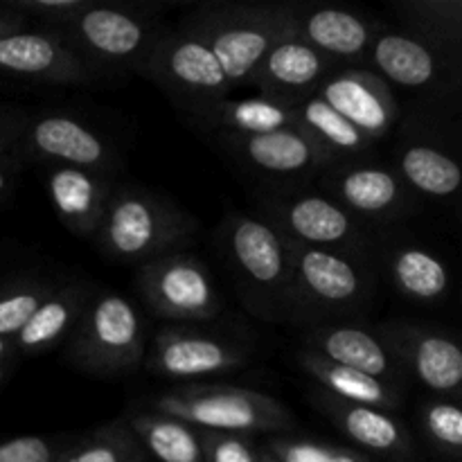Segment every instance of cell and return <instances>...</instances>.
I'll return each mask as SVG.
<instances>
[{
  "instance_id": "obj_32",
  "label": "cell",
  "mask_w": 462,
  "mask_h": 462,
  "mask_svg": "<svg viewBox=\"0 0 462 462\" xmlns=\"http://www.w3.org/2000/svg\"><path fill=\"white\" fill-rule=\"evenodd\" d=\"M147 451L125 418L77 436L59 462H144Z\"/></svg>"
},
{
  "instance_id": "obj_2",
  "label": "cell",
  "mask_w": 462,
  "mask_h": 462,
  "mask_svg": "<svg viewBox=\"0 0 462 462\" xmlns=\"http://www.w3.org/2000/svg\"><path fill=\"white\" fill-rule=\"evenodd\" d=\"M194 221L176 203L143 188H113L95 242L108 257L147 264L192 242Z\"/></svg>"
},
{
  "instance_id": "obj_28",
  "label": "cell",
  "mask_w": 462,
  "mask_h": 462,
  "mask_svg": "<svg viewBox=\"0 0 462 462\" xmlns=\"http://www.w3.org/2000/svg\"><path fill=\"white\" fill-rule=\"evenodd\" d=\"M395 171L411 192L438 201L456 197L462 183L458 161L431 143H406L397 153Z\"/></svg>"
},
{
  "instance_id": "obj_17",
  "label": "cell",
  "mask_w": 462,
  "mask_h": 462,
  "mask_svg": "<svg viewBox=\"0 0 462 462\" xmlns=\"http://www.w3.org/2000/svg\"><path fill=\"white\" fill-rule=\"evenodd\" d=\"M337 68V63L307 45L287 21L284 32L266 50L260 66L253 72L251 86H255L264 97L296 106L298 102L314 95L325 77Z\"/></svg>"
},
{
  "instance_id": "obj_5",
  "label": "cell",
  "mask_w": 462,
  "mask_h": 462,
  "mask_svg": "<svg viewBox=\"0 0 462 462\" xmlns=\"http://www.w3.org/2000/svg\"><path fill=\"white\" fill-rule=\"evenodd\" d=\"M165 32L158 18L134 5L90 0L88 7L57 34L93 75H140Z\"/></svg>"
},
{
  "instance_id": "obj_40",
  "label": "cell",
  "mask_w": 462,
  "mask_h": 462,
  "mask_svg": "<svg viewBox=\"0 0 462 462\" xmlns=\"http://www.w3.org/2000/svg\"><path fill=\"white\" fill-rule=\"evenodd\" d=\"M21 156H12V153H0V201L12 194L14 185H16L18 170H21Z\"/></svg>"
},
{
  "instance_id": "obj_37",
  "label": "cell",
  "mask_w": 462,
  "mask_h": 462,
  "mask_svg": "<svg viewBox=\"0 0 462 462\" xmlns=\"http://www.w3.org/2000/svg\"><path fill=\"white\" fill-rule=\"evenodd\" d=\"M77 436H18L0 442V462H59Z\"/></svg>"
},
{
  "instance_id": "obj_45",
  "label": "cell",
  "mask_w": 462,
  "mask_h": 462,
  "mask_svg": "<svg viewBox=\"0 0 462 462\" xmlns=\"http://www.w3.org/2000/svg\"><path fill=\"white\" fill-rule=\"evenodd\" d=\"M0 86H3V84H0Z\"/></svg>"
},
{
  "instance_id": "obj_8",
  "label": "cell",
  "mask_w": 462,
  "mask_h": 462,
  "mask_svg": "<svg viewBox=\"0 0 462 462\" xmlns=\"http://www.w3.org/2000/svg\"><path fill=\"white\" fill-rule=\"evenodd\" d=\"M140 75L194 117L233 90L210 48L180 25L161 36Z\"/></svg>"
},
{
  "instance_id": "obj_10",
  "label": "cell",
  "mask_w": 462,
  "mask_h": 462,
  "mask_svg": "<svg viewBox=\"0 0 462 462\" xmlns=\"http://www.w3.org/2000/svg\"><path fill=\"white\" fill-rule=\"evenodd\" d=\"M140 298L149 311L171 323H201L221 311L210 271L189 253H170L138 266Z\"/></svg>"
},
{
  "instance_id": "obj_44",
  "label": "cell",
  "mask_w": 462,
  "mask_h": 462,
  "mask_svg": "<svg viewBox=\"0 0 462 462\" xmlns=\"http://www.w3.org/2000/svg\"><path fill=\"white\" fill-rule=\"evenodd\" d=\"M5 374H7V364H3V365H0V383H3Z\"/></svg>"
},
{
  "instance_id": "obj_34",
  "label": "cell",
  "mask_w": 462,
  "mask_h": 462,
  "mask_svg": "<svg viewBox=\"0 0 462 462\" xmlns=\"http://www.w3.org/2000/svg\"><path fill=\"white\" fill-rule=\"evenodd\" d=\"M420 424L438 451L458 458L462 451V409L456 397H436L422 404Z\"/></svg>"
},
{
  "instance_id": "obj_43",
  "label": "cell",
  "mask_w": 462,
  "mask_h": 462,
  "mask_svg": "<svg viewBox=\"0 0 462 462\" xmlns=\"http://www.w3.org/2000/svg\"><path fill=\"white\" fill-rule=\"evenodd\" d=\"M257 454H260V462H278L266 449H257Z\"/></svg>"
},
{
  "instance_id": "obj_13",
  "label": "cell",
  "mask_w": 462,
  "mask_h": 462,
  "mask_svg": "<svg viewBox=\"0 0 462 462\" xmlns=\"http://www.w3.org/2000/svg\"><path fill=\"white\" fill-rule=\"evenodd\" d=\"M319 180L325 197L337 201L355 219H397L413 201V192L395 167L379 162H334Z\"/></svg>"
},
{
  "instance_id": "obj_41",
  "label": "cell",
  "mask_w": 462,
  "mask_h": 462,
  "mask_svg": "<svg viewBox=\"0 0 462 462\" xmlns=\"http://www.w3.org/2000/svg\"><path fill=\"white\" fill-rule=\"evenodd\" d=\"M21 30H27V23L21 16H16V14L0 9V39L9 34H16Z\"/></svg>"
},
{
  "instance_id": "obj_36",
  "label": "cell",
  "mask_w": 462,
  "mask_h": 462,
  "mask_svg": "<svg viewBox=\"0 0 462 462\" xmlns=\"http://www.w3.org/2000/svg\"><path fill=\"white\" fill-rule=\"evenodd\" d=\"M90 5V0H5L0 9L21 16L30 25V21L39 23V30H63L68 23L75 21Z\"/></svg>"
},
{
  "instance_id": "obj_38",
  "label": "cell",
  "mask_w": 462,
  "mask_h": 462,
  "mask_svg": "<svg viewBox=\"0 0 462 462\" xmlns=\"http://www.w3.org/2000/svg\"><path fill=\"white\" fill-rule=\"evenodd\" d=\"M203 462H260V454L246 436L199 431Z\"/></svg>"
},
{
  "instance_id": "obj_3",
  "label": "cell",
  "mask_w": 462,
  "mask_h": 462,
  "mask_svg": "<svg viewBox=\"0 0 462 462\" xmlns=\"http://www.w3.org/2000/svg\"><path fill=\"white\" fill-rule=\"evenodd\" d=\"M287 21L289 3H206L194 7L180 27L210 48L235 90L251 86L253 72Z\"/></svg>"
},
{
  "instance_id": "obj_14",
  "label": "cell",
  "mask_w": 462,
  "mask_h": 462,
  "mask_svg": "<svg viewBox=\"0 0 462 462\" xmlns=\"http://www.w3.org/2000/svg\"><path fill=\"white\" fill-rule=\"evenodd\" d=\"M248 352L239 343L188 328H162L153 338L144 365L170 382H194L242 368Z\"/></svg>"
},
{
  "instance_id": "obj_26",
  "label": "cell",
  "mask_w": 462,
  "mask_h": 462,
  "mask_svg": "<svg viewBox=\"0 0 462 462\" xmlns=\"http://www.w3.org/2000/svg\"><path fill=\"white\" fill-rule=\"evenodd\" d=\"M197 117L210 129L219 131L221 135H260L296 126L293 106L264 97V95L239 99L228 95L199 113Z\"/></svg>"
},
{
  "instance_id": "obj_7",
  "label": "cell",
  "mask_w": 462,
  "mask_h": 462,
  "mask_svg": "<svg viewBox=\"0 0 462 462\" xmlns=\"http://www.w3.org/2000/svg\"><path fill=\"white\" fill-rule=\"evenodd\" d=\"M66 343L70 364L97 377L131 373L147 356L143 319L134 302L116 291H93Z\"/></svg>"
},
{
  "instance_id": "obj_16",
  "label": "cell",
  "mask_w": 462,
  "mask_h": 462,
  "mask_svg": "<svg viewBox=\"0 0 462 462\" xmlns=\"http://www.w3.org/2000/svg\"><path fill=\"white\" fill-rule=\"evenodd\" d=\"M289 23L293 32L323 57L337 66L352 63V68L368 59L370 43L383 25L341 5L298 3H289Z\"/></svg>"
},
{
  "instance_id": "obj_33",
  "label": "cell",
  "mask_w": 462,
  "mask_h": 462,
  "mask_svg": "<svg viewBox=\"0 0 462 462\" xmlns=\"http://www.w3.org/2000/svg\"><path fill=\"white\" fill-rule=\"evenodd\" d=\"M54 289L57 284L41 278L18 280L0 289V337H16Z\"/></svg>"
},
{
  "instance_id": "obj_29",
  "label": "cell",
  "mask_w": 462,
  "mask_h": 462,
  "mask_svg": "<svg viewBox=\"0 0 462 462\" xmlns=\"http://www.w3.org/2000/svg\"><path fill=\"white\" fill-rule=\"evenodd\" d=\"M393 9L404 23V32L436 50L440 57L460 50L462 0H400Z\"/></svg>"
},
{
  "instance_id": "obj_15",
  "label": "cell",
  "mask_w": 462,
  "mask_h": 462,
  "mask_svg": "<svg viewBox=\"0 0 462 462\" xmlns=\"http://www.w3.org/2000/svg\"><path fill=\"white\" fill-rule=\"evenodd\" d=\"M0 77L52 86H84L95 79L57 32L30 27L0 39Z\"/></svg>"
},
{
  "instance_id": "obj_23",
  "label": "cell",
  "mask_w": 462,
  "mask_h": 462,
  "mask_svg": "<svg viewBox=\"0 0 462 462\" xmlns=\"http://www.w3.org/2000/svg\"><path fill=\"white\" fill-rule=\"evenodd\" d=\"M374 72L402 88H429L442 75L445 57L404 30L382 25L368 50Z\"/></svg>"
},
{
  "instance_id": "obj_24",
  "label": "cell",
  "mask_w": 462,
  "mask_h": 462,
  "mask_svg": "<svg viewBox=\"0 0 462 462\" xmlns=\"http://www.w3.org/2000/svg\"><path fill=\"white\" fill-rule=\"evenodd\" d=\"M90 296H93V289L81 282H70L54 289L41 302L39 310L32 314L25 328L14 337L18 355H41V352H48L59 343L68 341L75 325L79 323Z\"/></svg>"
},
{
  "instance_id": "obj_31",
  "label": "cell",
  "mask_w": 462,
  "mask_h": 462,
  "mask_svg": "<svg viewBox=\"0 0 462 462\" xmlns=\"http://www.w3.org/2000/svg\"><path fill=\"white\" fill-rule=\"evenodd\" d=\"M293 113L296 125L337 162L338 158L359 156L374 144L316 93L298 102Z\"/></svg>"
},
{
  "instance_id": "obj_35",
  "label": "cell",
  "mask_w": 462,
  "mask_h": 462,
  "mask_svg": "<svg viewBox=\"0 0 462 462\" xmlns=\"http://www.w3.org/2000/svg\"><path fill=\"white\" fill-rule=\"evenodd\" d=\"M264 449L278 462H373L361 451L310 438L275 436Z\"/></svg>"
},
{
  "instance_id": "obj_11",
  "label": "cell",
  "mask_w": 462,
  "mask_h": 462,
  "mask_svg": "<svg viewBox=\"0 0 462 462\" xmlns=\"http://www.w3.org/2000/svg\"><path fill=\"white\" fill-rule=\"evenodd\" d=\"M395 356L404 377H413L436 395H458L462 350L454 337L422 323H382L373 328Z\"/></svg>"
},
{
  "instance_id": "obj_27",
  "label": "cell",
  "mask_w": 462,
  "mask_h": 462,
  "mask_svg": "<svg viewBox=\"0 0 462 462\" xmlns=\"http://www.w3.org/2000/svg\"><path fill=\"white\" fill-rule=\"evenodd\" d=\"M393 287L404 298L422 305L442 300L451 289V271L436 253L422 246H397L386 255Z\"/></svg>"
},
{
  "instance_id": "obj_18",
  "label": "cell",
  "mask_w": 462,
  "mask_h": 462,
  "mask_svg": "<svg viewBox=\"0 0 462 462\" xmlns=\"http://www.w3.org/2000/svg\"><path fill=\"white\" fill-rule=\"evenodd\" d=\"M221 144L242 165L273 179H311L337 162L298 125L260 135H221Z\"/></svg>"
},
{
  "instance_id": "obj_4",
  "label": "cell",
  "mask_w": 462,
  "mask_h": 462,
  "mask_svg": "<svg viewBox=\"0 0 462 462\" xmlns=\"http://www.w3.org/2000/svg\"><path fill=\"white\" fill-rule=\"evenodd\" d=\"M217 239L248 310L262 320H284L287 239L269 221L251 212H230L221 221Z\"/></svg>"
},
{
  "instance_id": "obj_22",
  "label": "cell",
  "mask_w": 462,
  "mask_h": 462,
  "mask_svg": "<svg viewBox=\"0 0 462 462\" xmlns=\"http://www.w3.org/2000/svg\"><path fill=\"white\" fill-rule=\"evenodd\" d=\"M311 404L361 449L393 458H406L413 451L406 429L388 411L341 402L323 391L311 393Z\"/></svg>"
},
{
  "instance_id": "obj_30",
  "label": "cell",
  "mask_w": 462,
  "mask_h": 462,
  "mask_svg": "<svg viewBox=\"0 0 462 462\" xmlns=\"http://www.w3.org/2000/svg\"><path fill=\"white\" fill-rule=\"evenodd\" d=\"M147 454L161 462H203L199 429L171 415L140 411L125 418Z\"/></svg>"
},
{
  "instance_id": "obj_1",
  "label": "cell",
  "mask_w": 462,
  "mask_h": 462,
  "mask_svg": "<svg viewBox=\"0 0 462 462\" xmlns=\"http://www.w3.org/2000/svg\"><path fill=\"white\" fill-rule=\"evenodd\" d=\"M289 282L284 320L323 325L338 316L356 314L374 293V278L364 260L343 251L300 246L287 239Z\"/></svg>"
},
{
  "instance_id": "obj_21",
  "label": "cell",
  "mask_w": 462,
  "mask_h": 462,
  "mask_svg": "<svg viewBox=\"0 0 462 462\" xmlns=\"http://www.w3.org/2000/svg\"><path fill=\"white\" fill-rule=\"evenodd\" d=\"M302 350H310L332 364L359 370L393 386H402L406 379L395 356L374 334V329L356 328V325H316L302 338Z\"/></svg>"
},
{
  "instance_id": "obj_9",
  "label": "cell",
  "mask_w": 462,
  "mask_h": 462,
  "mask_svg": "<svg viewBox=\"0 0 462 462\" xmlns=\"http://www.w3.org/2000/svg\"><path fill=\"white\" fill-rule=\"evenodd\" d=\"M255 206L262 219L269 221L284 239L300 246L329 248L361 257V248L368 244L359 219L323 192H264L255 199Z\"/></svg>"
},
{
  "instance_id": "obj_20",
  "label": "cell",
  "mask_w": 462,
  "mask_h": 462,
  "mask_svg": "<svg viewBox=\"0 0 462 462\" xmlns=\"http://www.w3.org/2000/svg\"><path fill=\"white\" fill-rule=\"evenodd\" d=\"M111 176L81 167H48L45 189L59 221L77 237L93 239L102 226L108 199L113 194Z\"/></svg>"
},
{
  "instance_id": "obj_6",
  "label": "cell",
  "mask_w": 462,
  "mask_h": 462,
  "mask_svg": "<svg viewBox=\"0 0 462 462\" xmlns=\"http://www.w3.org/2000/svg\"><path fill=\"white\" fill-rule=\"evenodd\" d=\"M152 409L183 420L199 431L246 438L253 433H284L296 424L291 411L266 393L224 383H185L153 397Z\"/></svg>"
},
{
  "instance_id": "obj_12",
  "label": "cell",
  "mask_w": 462,
  "mask_h": 462,
  "mask_svg": "<svg viewBox=\"0 0 462 462\" xmlns=\"http://www.w3.org/2000/svg\"><path fill=\"white\" fill-rule=\"evenodd\" d=\"M18 152L23 161L34 158L48 167H81L106 176L117 167L111 144L70 113L30 116Z\"/></svg>"
},
{
  "instance_id": "obj_42",
  "label": "cell",
  "mask_w": 462,
  "mask_h": 462,
  "mask_svg": "<svg viewBox=\"0 0 462 462\" xmlns=\"http://www.w3.org/2000/svg\"><path fill=\"white\" fill-rule=\"evenodd\" d=\"M18 352H16V346H14V338L0 337V365L12 361Z\"/></svg>"
},
{
  "instance_id": "obj_25",
  "label": "cell",
  "mask_w": 462,
  "mask_h": 462,
  "mask_svg": "<svg viewBox=\"0 0 462 462\" xmlns=\"http://www.w3.org/2000/svg\"><path fill=\"white\" fill-rule=\"evenodd\" d=\"M298 365L319 383L320 391L341 402L373 406V409L388 411V413L404 404L400 386H393V383L370 377L359 370L332 364V361L323 359L310 350H302V347L298 352Z\"/></svg>"
},
{
  "instance_id": "obj_39",
  "label": "cell",
  "mask_w": 462,
  "mask_h": 462,
  "mask_svg": "<svg viewBox=\"0 0 462 462\" xmlns=\"http://www.w3.org/2000/svg\"><path fill=\"white\" fill-rule=\"evenodd\" d=\"M32 113L23 106H12V104H0V153H12L21 156L23 131H25L27 120Z\"/></svg>"
},
{
  "instance_id": "obj_19",
  "label": "cell",
  "mask_w": 462,
  "mask_h": 462,
  "mask_svg": "<svg viewBox=\"0 0 462 462\" xmlns=\"http://www.w3.org/2000/svg\"><path fill=\"white\" fill-rule=\"evenodd\" d=\"M316 95L355 125L370 143L383 138L400 116V104L391 86L377 72L364 68H337L325 77Z\"/></svg>"
}]
</instances>
